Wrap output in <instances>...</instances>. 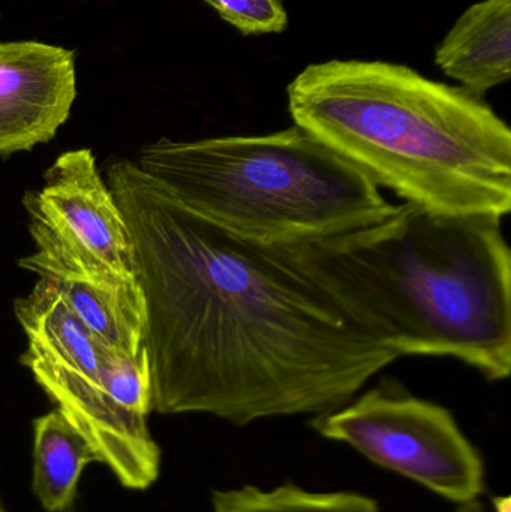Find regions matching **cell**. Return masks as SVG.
<instances>
[{"instance_id": "obj_11", "label": "cell", "mask_w": 511, "mask_h": 512, "mask_svg": "<svg viewBox=\"0 0 511 512\" xmlns=\"http://www.w3.org/2000/svg\"><path fill=\"white\" fill-rule=\"evenodd\" d=\"M93 462L99 459L92 445L60 411L33 421L32 489L45 511L72 507L81 474Z\"/></svg>"}, {"instance_id": "obj_5", "label": "cell", "mask_w": 511, "mask_h": 512, "mask_svg": "<svg viewBox=\"0 0 511 512\" xmlns=\"http://www.w3.org/2000/svg\"><path fill=\"white\" fill-rule=\"evenodd\" d=\"M309 424L321 438L348 445L453 504L479 501L485 492V460L452 411L392 379Z\"/></svg>"}, {"instance_id": "obj_8", "label": "cell", "mask_w": 511, "mask_h": 512, "mask_svg": "<svg viewBox=\"0 0 511 512\" xmlns=\"http://www.w3.org/2000/svg\"><path fill=\"white\" fill-rule=\"evenodd\" d=\"M435 65L482 98L511 77V0L474 3L435 50Z\"/></svg>"}, {"instance_id": "obj_15", "label": "cell", "mask_w": 511, "mask_h": 512, "mask_svg": "<svg viewBox=\"0 0 511 512\" xmlns=\"http://www.w3.org/2000/svg\"><path fill=\"white\" fill-rule=\"evenodd\" d=\"M456 512H485L483 505L479 501L470 502V504L459 505Z\"/></svg>"}, {"instance_id": "obj_6", "label": "cell", "mask_w": 511, "mask_h": 512, "mask_svg": "<svg viewBox=\"0 0 511 512\" xmlns=\"http://www.w3.org/2000/svg\"><path fill=\"white\" fill-rule=\"evenodd\" d=\"M36 252L20 267L39 277L74 274L99 283L137 282L134 246L122 210L89 149L69 150L44 185L24 197Z\"/></svg>"}, {"instance_id": "obj_12", "label": "cell", "mask_w": 511, "mask_h": 512, "mask_svg": "<svg viewBox=\"0 0 511 512\" xmlns=\"http://www.w3.org/2000/svg\"><path fill=\"white\" fill-rule=\"evenodd\" d=\"M212 512H381L375 499L356 492H312L293 483L215 490Z\"/></svg>"}, {"instance_id": "obj_4", "label": "cell", "mask_w": 511, "mask_h": 512, "mask_svg": "<svg viewBox=\"0 0 511 512\" xmlns=\"http://www.w3.org/2000/svg\"><path fill=\"white\" fill-rule=\"evenodd\" d=\"M137 167L173 200L230 233L293 245L380 224L399 204L300 126L197 141L161 138Z\"/></svg>"}, {"instance_id": "obj_3", "label": "cell", "mask_w": 511, "mask_h": 512, "mask_svg": "<svg viewBox=\"0 0 511 512\" xmlns=\"http://www.w3.org/2000/svg\"><path fill=\"white\" fill-rule=\"evenodd\" d=\"M287 95L294 125L404 203L509 215L511 131L468 90L398 63L335 59L303 69Z\"/></svg>"}, {"instance_id": "obj_7", "label": "cell", "mask_w": 511, "mask_h": 512, "mask_svg": "<svg viewBox=\"0 0 511 512\" xmlns=\"http://www.w3.org/2000/svg\"><path fill=\"white\" fill-rule=\"evenodd\" d=\"M75 98L74 50L38 41L0 42V155L53 140Z\"/></svg>"}, {"instance_id": "obj_2", "label": "cell", "mask_w": 511, "mask_h": 512, "mask_svg": "<svg viewBox=\"0 0 511 512\" xmlns=\"http://www.w3.org/2000/svg\"><path fill=\"white\" fill-rule=\"evenodd\" d=\"M399 358L449 357L511 372V254L503 219L414 204L341 236L276 245Z\"/></svg>"}, {"instance_id": "obj_16", "label": "cell", "mask_w": 511, "mask_h": 512, "mask_svg": "<svg viewBox=\"0 0 511 512\" xmlns=\"http://www.w3.org/2000/svg\"><path fill=\"white\" fill-rule=\"evenodd\" d=\"M0 512H3L2 510H0Z\"/></svg>"}, {"instance_id": "obj_13", "label": "cell", "mask_w": 511, "mask_h": 512, "mask_svg": "<svg viewBox=\"0 0 511 512\" xmlns=\"http://www.w3.org/2000/svg\"><path fill=\"white\" fill-rule=\"evenodd\" d=\"M243 36L270 35L288 29L282 0H203Z\"/></svg>"}, {"instance_id": "obj_1", "label": "cell", "mask_w": 511, "mask_h": 512, "mask_svg": "<svg viewBox=\"0 0 511 512\" xmlns=\"http://www.w3.org/2000/svg\"><path fill=\"white\" fill-rule=\"evenodd\" d=\"M107 185L134 246L152 411L314 418L399 360L279 246L195 215L134 161L113 162Z\"/></svg>"}, {"instance_id": "obj_14", "label": "cell", "mask_w": 511, "mask_h": 512, "mask_svg": "<svg viewBox=\"0 0 511 512\" xmlns=\"http://www.w3.org/2000/svg\"><path fill=\"white\" fill-rule=\"evenodd\" d=\"M494 511L495 512H511L510 498H494Z\"/></svg>"}, {"instance_id": "obj_10", "label": "cell", "mask_w": 511, "mask_h": 512, "mask_svg": "<svg viewBox=\"0 0 511 512\" xmlns=\"http://www.w3.org/2000/svg\"><path fill=\"white\" fill-rule=\"evenodd\" d=\"M41 277L56 286L99 346L120 355H135L143 349L144 303L138 282L99 283L74 274Z\"/></svg>"}, {"instance_id": "obj_9", "label": "cell", "mask_w": 511, "mask_h": 512, "mask_svg": "<svg viewBox=\"0 0 511 512\" xmlns=\"http://www.w3.org/2000/svg\"><path fill=\"white\" fill-rule=\"evenodd\" d=\"M14 309L29 340L24 357L90 378L101 375V346L53 283L39 277L32 292L15 301Z\"/></svg>"}]
</instances>
